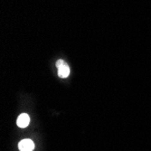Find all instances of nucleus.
Wrapping results in <instances>:
<instances>
[{"mask_svg":"<svg viewBox=\"0 0 151 151\" xmlns=\"http://www.w3.org/2000/svg\"><path fill=\"white\" fill-rule=\"evenodd\" d=\"M56 67L58 68V75L60 78H67L70 74V67L63 60H58L56 62Z\"/></svg>","mask_w":151,"mask_h":151,"instance_id":"nucleus-1","label":"nucleus"},{"mask_svg":"<svg viewBox=\"0 0 151 151\" xmlns=\"http://www.w3.org/2000/svg\"><path fill=\"white\" fill-rule=\"evenodd\" d=\"M18 147L20 151H33L35 148V143L31 139H23L19 142Z\"/></svg>","mask_w":151,"mask_h":151,"instance_id":"nucleus-2","label":"nucleus"},{"mask_svg":"<svg viewBox=\"0 0 151 151\" xmlns=\"http://www.w3.org/2000/svg\"><path fill=\"white\" fill-rule=\"evenodd\" d=\"M29 122H30L29 115L26 114V113H23V114L18 116L17 120V124L20 128H25L29 125Z\"/></svg>","mask_w":151,"mask_h":151,"instance_id":"nucleus-3","label":"nucleus"}]
</instances>
